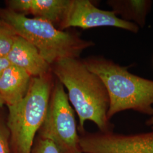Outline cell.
Segmentation results:
<instances>
[{"instance_id":"obj_4","label":"cell","mask_w":153,"mask_h":153,"mask_svg":"<svg viewBox=\"0 0 153 153\" xmlns=\"http://www.w3.org/2000/svg\"><path fill=\"white\" fill-rule=\"evenodd\" d=\"M51 91L47 74L32 77L25 97L18 104L8 107L6 125L12 153H30L47 114Z\"/></svg>"},{"instance_id":"obj_8","label":"cell","mask_w":153,"mask_h":153,"mask_svg":"<svg viewBox=\"0 0 153 153\" xmlns=\"http://www.w3.org/2000/svg\"><path fill=\"white\" fill-rule=\"evenodd\" d=\"M6 58L11 65L22 69L33 77L47 75L51 68L38 49L18 35Z\"/></svg>"},{"instance_id":"obj_11","label":"cell","mask_w":153,"mask_h":153,"mask_svg":"<svg viewBox=\"0 0 153 153\" xmlns=\"http://www.w3.org/2000/svg\"><path fill=\"white\" fill-rule=\"evenodd\" d=\"M116 15H120L122 19L143 27L146 18L151 9L152 1L148 0H113L108 2Z\"/></svg>"},{"instance_id":"obj_1","label":"cell","mask_w":153,"mask_h":153,"mask_svg":"<svg viewBox=\"0 0 153 153\" xmlns=\"http://www.w3.org/2000/svg\"><path fill=\"white\" fill-rule=\"evenodd\" d=\"M52 65L59 81L67 88L69 102L78 115L79 133L86 131V121L93 122L99 131H114V126L107 117L108 94L100 78L78 58L62 59Z\"/></svg>"},{"instance_id":"obj_5","label":"cell","mask_w":153,"mask_h":153,"mask_svg":"<svg viewBox=\"0 0 153 153\" xmlns=\"http://www.w3.org/2000/svg\"><path fill=\"white\" fill-rule=\"evenodd\" d=\"M36 136L52 141L60 153H82L74 112L59 81L51 91L47 114Z\"/></svg>"},{"instance_id":"obj_17","label":"cell","mask_w":153,"mask_h":153,"mask_svg":"<svg viewBox=\"0 0 153 153\" xmlns=\"http://www.w3.org/2000/svg\"><path fill=\"white\" fill-rule=\"evenodd\" d=\"M4 104H5V102H4V100L0 97V107H2Z\"/></svg>"},{"instance_id":"obj_16","label":"cell","mask_w":153,"mask_h":153,"mask_svg":"<svg viewBox=\"0 0 153 153\" xmlns=\"http://www.w3.org/2000/svg\"><path fill=\"white\" fill-rule=\"evenodd\" d=\"M146 124L150 126L153 131V114L150 116V117L146 121Z\"/></svg>"},{"instance_id":"obj_9","label":"cell","mask_w":153,"mask_h":153,"mask_svg":"<svg viewBox=\"0 0 153 153\" xmlns=\"http://www.w3.org/2000/svg\"><path fill=\"white\" fill-rule=\"evenodd\" d=\"M71 0H11L9 9L25 16L31 14L53 25H61Z\"/></svg>"},{"instance_id":"obj_12","label":"cell","mask_w":153,"mask_h":153,"mask_svg":"<svg viewBox=\"0 0 153 153\" xmlns=\"http://www.w3.org/2000/svg\"><path fill=\"white\" fill-rule=\"evenodd\" d=\"M17 34L3 22L0 26V57H6L14 43Z\"/></svg>"},{"instance_id":"obj_13","label":"cell","mask_w":153,"mask_h":153,"mask_svg":"<svg viewBox=\"0 0 153 153\" xmlns=\"http://www.w3.org/2000/svg\"><path fill=\"white\" fill-rule=\"evenodd\" d=\"M30 153H60V152L52 141L36 136Z\"/></svg>"},{"instance_id":"obj_2","label":"cell","mask_w":153,"mask_h":153,"mask_svg":"<svg viewBox=\"0 0 153 153\" xmlns=\"http://www.w3.org/2000/svg\"><path fill=\"white\" fill-rule=\"evenodd\" d=\"M90 71L100 78L108 94L109 120L116 114L131 109L143 114L153 112V81L137 76L122 66L103 57L83 61Z\"/></svg>"},{"instance_id":"obj_18","label":"cell","mask_w":153,"mask_h":153,"mask_svg":"<svg viewBox=\"0 0 153 153\" xmlns=\"http://www.w3.org/2000/svg\"><path fill=\"white\" fill-rule=\"evenodd\" d=\"M3 23V21L2 20H0V26L2 25V23Z\"/></svg>"},{"instance_id":"obj_15","label":"cell","mask_w":153,"mask_h":153,"mask_svg":"<svg viewBox=\"0 0 153 153\" xmlns=\"http://www.w3.org/2000/svg\"><path fill=\"white\" fill-rule=\"evenodd\" d=\"M10 65V62L6 57H0V77L6 69Z\"/></svg>"},{"instance_id":"obj_10","label":"cell","mask_w":153,"mask_h":153,"mask_svg":"<svg viewBox=\"0 0 153 153\" xmlns=\"http://www.w3.org/2000/svg\"><path fill=\"white\" fill-rule=\"evenodd\" d=\"M32 76L16 66H9L0 77V97L7 107L18 104L27 93Z\"/></svg>"},{"instance_id":"obj_3","label":"cell","mask_w":153,"mask_h":153,"mask_svg":"<svg viewBox=\"0 0 153 153\" xmlns=\"http://www.w3.org/2000/svg\"><path fill=\"white\" fill-rule=\"evenodd\" d=\"M0 16L18 36L35 46L51 65L62 59L78 58L84 49L94 45L41 18H29L9 9L0 11Z\"/></svg>"},{"instance_id":"obj_6","label":"cell","mask_w":153,"mask_h":153,"mask_svg":"<svg viewBox=\"0 0 153 153\" xmlns=\"http://www.w3.org/2000/svg\"><path fill=\"white\" fill-rule=\"evenodd\" d=\"M79 134L82 153H153V131L123 134L114 131Z\"/></svg>"},{"instance_id":"obj_7","label":"cell","mask_w":153,"mask_h":153,"mask_svg":"<svg viewBox=\"0 0 153 153\" xmlns=\"http://www.w3.org/2000/svg\"><path fill=\"white\" fill-rule=\"evenodd\" d=\"M62 29L77 27L83 29L111 26L137 33L136 24L119 18L113 11L100 10L88 0H71L64 18L61 23Z\"/></svg>"},{"instance_id":"obj_14","label":"cell","mask_w":153,"mask_h":153,"mask_svg":"<svg viewBox=\"0 0 153 153\" xmlns=\"http://www.w3.org/2000/svg\"><path fill=\"white\" fill-rule=\"evenodd\" d=\"M0 153H12L8 128L0 122Z\"/></svg>"}]
</instances>
